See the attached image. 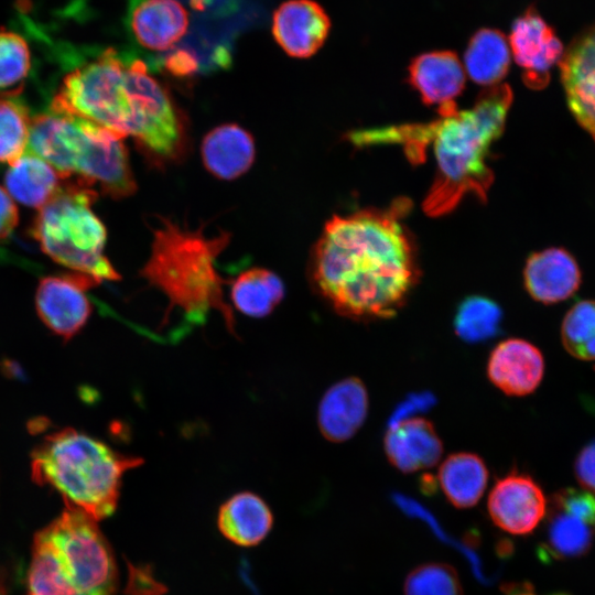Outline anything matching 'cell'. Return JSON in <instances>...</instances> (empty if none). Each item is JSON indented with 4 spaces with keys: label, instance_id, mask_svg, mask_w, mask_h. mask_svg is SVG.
I'll list each match as a JSON object with an SVG mask.
<instances>
[{
    "label": "cell",
    "instance_id": "6da1fadb",
    "mask_svg": "<svg viewBox=\"0 0 595 595\" xmlns=\"http://www.w3.org/2000/svg\"><path fill=\"white\" fill-rule=\"evenodd\" d=\"M408 208L399 199L326 223L310 274L336 313L371 321L390 318L403 306L419 278L414 246L401 223Z\"/></svg>",
    "mask_w": 595,
    "mask_h": 595
},
{
    "label": "cell",
    "instance_id": "7a4b0ae2",
    "mask_svg": "<svg viewBox=\"0 0 595 595\" xmlns=\"http://www.w3.org/2000/svg\"><path fill=\"white\" fill-rule=\"evenodd\" d=\"M511 101V88L497 84L486 87L469 109L457 110L451 101L440 106V118L432 122L358 130L351 141L359 147L401 144L414 163L423 161L425 148L433 143L436 174L423 209L430 216H441L453 210L466 194L486 199L494 181L486 158L504 131Z\"/></svg>",
    "mask_w": 595,
    "mask_h": 595
},
{
    "label": "cell",
    "instance_id": "3957f363",
    "mask_svg": "<svg viewBox=\"0 0 595 595\" xmlns=\"http://www.w3.org/2000/svg\"><path fill=\"white\" fill-rule=\"evenodd\" d=\"M50 109L89 120L122 138L133 137L165 159L182 147L181 121L166 89L142 60L126 61L115 48L67 73Z\"/></svg>",
    "mask_w": 595,
    "mask_h": 595
},
{
    "label": "cell",
    "instance_id": "277c9868",
    "mask_svg": "<svg viewBox=\"0 0 595 595\" xmlns=\"http://www.w3.org/2000/svg\"><path fill=\"white\" fill-rule=\"evenodd\" d=\"M116 561L97 521L66 509L33 541L25 595H116Z\"/></svg>",
    "mask_w": 595,
    "mask_h": 595
},
{
    "label": "cell",
    "instance_id": "5b68a950",
    "mask_svg": "<svg viewBox=\"0 0 595 595\" xmlns=\"http://www.w3.org/2000/svg\"><path fill=\"white\" fill-rule=\"evenodd\" d=\"M31 457L34 482L52 487L66 507L95 521L113 513L123 474L142 464L73 428L46 434Z\"/></svg>",
    "mask_w": 595,
    "mask_h": 595
},
{
    "label": "cell",
    "instance_id": "8992f818",
    "mask_svg": "<svg viewBox=\"0 0 595 595\" xmlns=\"http://www.w3.org/2000/svg\"><path fill=\"white\" fill-rule=\"evenodd\" d=\"M228 242V232L207 236L203 228L192 230L163 219L153 232L141 275L169 298L170 309L178 307L197 320L217 310L234 333V314L224 300L223 279L216 270V259Z\"/></svg>",
    "mask_w": 595,
    "mask_h": 595
},
{
    "label": "cell",
    "instance_id": "52a82bcc",
    "mask_svg": "<svg viewBox=\"0 0 595 595\" xmlns=\"http://www.w3.org/2000/svg\"><path fill=\"white\" fill-rule=\"evenodd\" d=\"M122 139L95 122L48 109L32 117L28 150L63 180L98 185L112 198H123L137 185Z\"/></svg>",
    "mask_w": 595,
    "mask_h": 595
},
{
    "label": "cell",
    "instance_id": "ba28073f",
    "mask_svg": "<svg viewBox=\"0 0 595 595\" xmlns=\"http://www.w3.org/2000/svg\"><path fill=\"white\" fill-rule=\"evenodd\" d=\"M97 192L78 180H64L57 194L37 209L31 235L52 260L98 282L119 280L104 253L107 231L93 212Z\"/></svg>",
    "mask_w": 595,
    "mask_h": 595
},
{
    "label": "cell",
    "instance_id": "9c48e42d",
    "mask_svg": "<svg viewBox=\"0 0 595 595\" xmlns=\"http://www.w3.org/2000/svg\"><path fill=\"white\" fill-rule=\"evenodd\" d=\"M540 553L545 558L584 555L595 539V496L586 489L564 488L549 500Z\"/></svg>",
    "mask_w": 595,
    "mask_h": 595
},
{
    "label": "cell",
    "instance_id": "30bf717a",
    "mask_svg": "<svg viewBox=\"0 0 595 595\" xmlns=\"http://www.w3.org/2000/svg\"><path fill=\"white\" fill-rule=\"evenodd\" d=\"M97 280L76 272L48 275L40 280L35 292L36 312L57 336L74 337L87 323L91 303L86 294Z\"/></svg>",
    "mask_w": 595,
    "mask_h": 595
},
{
    "label": "cell",
    "instance_id": "8fae6325",
    "mask_svg": "<svg viewBox=\"0 0 595 595\" xmlns=\"http://www.w3.org/2000/svg\"><path fill=\"white\" fill-rule=\"evenodd\" d=\"M548 499L529 475L511 472L499 478L488 495L487 511L501 531L526 536L544 519Z\"/></svg>",
    "mask_w": 595,
    "mask_h": 595
},
{
    "label": "cell",
    "instance_id": "7c38bea8",
    "mask_svg": "<svg viewBox=\"0 0 595 595\" xmlns=\"http://www.w3.org/2000/svg\"><path fill=\"white\" fill-rule=\"evenodd\" d=\"M508 43L516 63L524 69L526 84L533 88L547 84L551 67L564 54L554 30L533 7L512 22Z\"/></svg>",
    "mask_w": 595,
    "mask_h": 595
},
{
    "label": "cell",
    "instance_id": "4fadbf2b",
    "mask_svg": "<svg viewBox=\"0 0 595 595\" xmlns=\"http://www.w3.org/2000/svg\"><path fill=\"white\" fill-rule=\"evenodd\" d=\"M331 19L314 0H286L272 15V35L291 57L307 58L325 43Z\"/></svg>",
    "mask_w": 595,
    "mask_h": 595
},
{
    "label": "cell",
    "instance_id": "5bb4252c",
    "mask_svg": "<svg viewBox=\"0 0 595 595\" xmlns=\"http://www.w3.org/2000/svg\"><path fill=\"white\" fill-rule=\"evenodd\" d=\"M559 65L569 108L595 141V29L564 52Z\"/></svg>",
    "mask_w": 595,
    "mask_h": 595
},
{
    "label": "cell",
    "instance_id": "9a60e30c",
    "mask_svg": "<svg viewBox=\"0 0 595 595\" xmlns=\"http://www.w3.org/2000/svg\"><path fill=\"white\" fill-rule=\"evenodd\" d=\"M544 372L541 351L520 338L500 342L487 363L489 380L508 396H526L536 390Z\"/></svg>",
    "mask_w": 595,
    "mask_h": 595
},
{
    "label": "cell",
    "instance_id": "2e32d148",
    "mask_svg": "<svg viewBox=\"0 0 595 595\" xmlns=\"http://www.w3.org/2000/svg\"><path fill=\"white\" fill-rule=\"evenodd\" d=\"M368 412V392L356 377L339 380L321 399L317 424L331 442H344L356 434Z\"/></svg>",
    "mask_w": 595,
    "mask_h": 595
},
{
    "label": "cell",
    "instance_id": "e0dca14e",
    "mask_svg": "<svg viewBox=\"0 0 595 595\" xmlns=\"http://www.w3.org/2000/svg\"><path fill=\"white\" fill-rule=\"evenodd\" d=\"M523 281L531 298L543 304H553L576 292L581 284V271L570 252L562 248H549L529 257Z\"/></svg>",
    "mask_w": 595,
    "mask_h": 595
},
{
    "label": "cell",
    "instance_id": "ac0fdd59",
    "mask_svg": "<svg viewBox=\"0 0 595 595\" xmlns=\"http://www.w3.org/2000/svg\"><path fill=\"white\" fill-rule=\"evenodd\" d=\"M383 447L390 464L402 473L430 468L443 454V444L433 424L422 418L388 428Z\"/></svg>",
    "mask_w": 595,
    "mask_h": 595
},
{
    "label": "cell",
    "instance_id": "d6986e66",
    "mask_svg": "<svg viewBox=\"0 0 595 595\" xmlns=\"http://www.w3.org/2000/svg\"><path fill=\"white\" fill-rule=\"evenodd\" d=\"M188 13L177 0H140L130 12L134 40L151 51H167L186 34Z\"/></svg>",
    "mask_w": 595,
    "mask_h": 595
},
{
    "label": "cell",
    "instance_id": "ffe728a7",
    "mask_svg": "<svg viewBox=\"0 0 595 595\" xmlns=\"http://www.w3.org/2000/svg\"><path fill=\"white\" fill-rule=\"evenodd\" d=\"M408 80L428 104L453 101L465 86V69L452 51H433L415 56L409 65Z\"/></svg>",
    "mask_w": 595,
    "mask_h": 595
},
{
    "label": "cell",
    "instance_id": "44dd1931",
    "mask_svg": "<svg viewBox=\"0 0 595 595\" xmlns=\"http://www.w3.org/2000/svg\"><path fill=\"white\" fill-rule=\"evenodd\" d=\"M256 149L252 136L236 123L210 130L202 142L203 163L220 180H235L252 165Z\"/></svg>",
    "mask_w": 595,
    "mask_h": 595
},
{
    "label": "cell",
    "instance_id": "7402d4cb",
    "mask_svg": "<svg viewBox=\"0 0 595 595\" xmlns=\"http://www.w3.org/2000/svg\"><path fill=\"white\" fill-rule=\"evenodd\" d=\"M273 516L261 497L250 491L237 493L219 508L217 527L230 542L255 547L270 532Z\"/></svg>",
    "mask_w": 595,
    "mask_h": 595
},
{
    "label": "cell",
    "instance_id": "603a6c76",
    "mask_svg": "<svg viewBox=\"0 0 595 595\" xmlns=\"http://www.w3.org/2000/svg\"><path fill=\"white\" fill-rule=\"evenodd\" d=\"M63 183L52 165L29 150L9 165L4 176L6 190L11 197L37 209L57 194Z\"/></svg>",
    "mask_w": 595,
    "mask_h": 595
},
{
    "label": "cell",
    "instance_id": "cb8c5ba5",
    "mask_svg": "<svg viewBox=\"0 0 595 595\" xmlns=\"http://www.w3.org/2000/svg\"><path fill=\"white\" fill-rule=\"evenodd\" d=\"M488 469L477 454L461 452L447 456L441 464L437 482L445 498L455 508L474 507L488 483Z\"/></svg>",
    "mask_w": 595,
    "mask_h": 595
},
{
    "label": "cell",
    "instance_id": "d4e9b609",
    "mask_svg": "<svg viewBox=\"0 0 595 595\" xmlns=\"http://www.w3.org/2000/svg\"><path fill=\"white\" fill-rule=\"evenodd\" d=\"M510 46L507 37L497 29L483 28L469 39L465 54V71L477 84H500L510 66Z\"/></svg>",
    "mask_w": 595,
    "mask_h": 595
},
{
    "label": "cell",
    "instance_id": "484cf974",
    "mask_svg": "<svg viewBox=\"0 0 595 595\" xmlns=\"http://www.w3.org/2000/svg\"><path fill=\"white\" fill-rule=\"evenodd\" d=\"M283 296L282 280L268 269H248L231 281L230 299L234 306L240 313L251 317L267 316Z\"/></svg>",
    "mask_w": 595,
    "mask_h": 595
},
{
    "label": "cell",
    "instance_id": "4316f807",
    "mask_svg": "<svg viewBox=\"0 0 595 595\" xmlns=\"http://www.w3.org/2000/svg\"><path fill=\"white\" fill-rule=\"evenodd\" d=\"M20 91H0V163L12 164L28 150L32 117L18 98Z\"/></svg>",
    "mask_w": 595,
    "mask_h": 595
},
{
    "label": "cell",
    "instance_id": "83f0119b",
    "mask_svg": "<svg viewBox=\"0 0 595 595\" xmlns=\"http://www.w3.org/2000/svg\"><path fill=\"white\" fill-rule=\"evenodd\" d=\"M502 311L488 298L473 295L462 301L454 316L456 335L466 343H480L497 335Z\"/></svg>",
    "mask_w": 595,
    "mask_h": 595
},
{
    "label": "cell",
    "instance_id": "f1b7e54d",
    "mask_svg": "<svg viewBox=\"0 0 595 595\" xmlns=\"http://www.w3.org/2000/svg\"><path fill=\"white\" fill-rule=\"evenodd\" d=\"M564 348L574 357L595 360V301L576 303L566 313L561 327Z\"/></svg>",
    "mask_w": 595,
    "mask_h": 595
},
{
    "label": "cell",
    "instance_id": "f546056e",
    "mask_svg": "<svg viewBox=\"0 0 595 595\" xmlns=\"http://www.w3.org/2000/svg\"><path fill=\"white\" fill-rule=\"evenodd\" d=\"M31 69V52L18 32L0 29V91H21Z\"/></svg>",
    "mask_w": 595,
    "mask_h": 595
},
{
    "label": "cell",
    "instance_id": "4dcf8cb0",
    "mask_svg": "<svg viewBox=\"0 0 595 595\" xmlns=\"http://www.w3.org/2000/svg\"><path fill=\"white\" fill-rule=\"evenodd\" d=\"M404 595H463L459 577L453 566L428 562L414 567L405 577Z\"/></svg>",
    "mask_w": 595,
    "mask_h": 595
},
{
    "label": "cell",
    "instance_id": "1f68e13d",
    "mask_svg": "<svg viewBox=\"0 0 595 595\" xmlns=\"http://www.w3.org/2000/svg\"><path fill=\"white\" fill-rule=\"evenodd\" d=\"M163 66L173 76L188 77L201 71V63L192 48H171L163 60Z\"/></svg>",
    "mask_w": 595,
    "mask_h": 595
},
{
    "label": "cell",
    "instance_id": "d6a6232c",
    "mask_svg": "<svg viewBox=\"0 0 595 595\" xmlns=\"http://www.w3.org/2000/svg\"><path fill=\"white\" fill-rule=\"evenodd\" d=\"M435 403V398L431 392H416L409 394L392 412L388 428L402 421L416 418L420 412L430 410Z\"/></svg>",
    "mask_w": 595,
    "mask_h": 595
},
{
    "label": "cell",
    "instance_id": "836d02e7",
    "mask_svg": "<svg viewBox=\"0 0 595 595\" xmlns=\"http://www.w3.org/2000/svg\"><path fill=\"white\" fill-rule=\"evenodd\" d=\"M574 470L581 486L595 495V441L588 443L578 453Z\"/></svg>",
    "mask_w": 595,
    "mask_h": 595
},
{
    "label": "cell",
    "instance_id": "e575fe53",
    "mask_svg": "<svg viewBox=\"0 0 595 595\" xmlns=\"http://www.w3.org/2000/svg\"><path fill=\"white\" fill-rule=\"evenodd\" d=\"M19 220L18 207L6 187L0 185V240L8 238Z\"/></svg>",
    "mask_w": 595,
    "mask_h": 595
},
{
    "label": "cell",
    "instance_id": "d590c367",
    "mask_svg": "<svg viewBox=\"0 0 595 595\" xmlns=\"http://www.w3.org/2000/svg\"><path fill=\"white\" fill-rule=\"evenodd\" d=\"M508 595H534L528 587H520L519 589H510Z\"/></svg>",
    "mask_w": 595,
    "mask_h": 595
}]
</instances>
